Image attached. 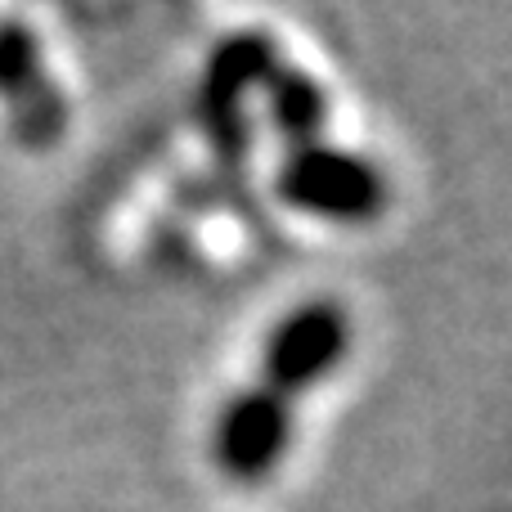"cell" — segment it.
Returning a JSON list of instances; mask_svg holds the SVG:
<instances>
[{
	"label": "cell",
	"instance_id": "6da1fadb",
	"mask_svg": "<svg viewBox=\"0 0 512 512\" xmlns=\"http://www.w3.org/2000/svg\"><path fill=\"white\" fill-rule=\"evenodd\" d=\"M274 194L301 216L328 225H369L387 212L391 185L364 153L337 144H297L274 167Z\"/></svg>",
	"mask_w": 512,
	"mask_h": 512
},
{
	"label": "cell",
	"instance_id": "7a4b0ae2",
	"mask_svg": "<svg viewBox=\"0 0 512 512\" xmlns=\"http://www.w3.org/2000/svg\"><path fill=\"white\" fill-rule=\"evenodd\" d=\"M279 72V45L261 27H243L212 45L198 77V122L216 153L234 158L248 149V99Z\"/></svg>",
	"mask_w": 512,
	"mask_h": 512
},
{
	"label": "cell",
	"instance_id": "3957f363",
	"mask_svg": "<svg viewBox=\"0 0 512 512\" xmlns=\"http://www.w3.org/2000/svg\"><path fill=\"white\" fill-rule=\"evenodd\" d=\"M351 351V315L337 301L315 297L292 306L261 342V387L274 396L297 400L319 387Z\"/></svg>",
	"mask_w": 512,
	"mask_h": 512
},
{
	"label": "cell",
	"instance_id": "277c9868",
	"mask_svg": "<svg viewBox=\"0 0 512 512\" xmlns=\"http://www.w3.org/2000/svg\"><path fill=\"white\" fill-rule=\"evenodd\" d=\"M292 427H297L292 400L274 396L261 382L230 396L212 427V459L221 477L239 481V486H256V481L274 477L292 450Z\"/></svg>",
	"mask_w": 512,
	"mask_h": 512
},
{
	"label": "cell",
	"instance_id": "5b68a950",
	"mask_svg": "<svg viewBox=\"0 0 512 512\" xmlns=\"http://www.w3.org/2000/svg\"><path fill=\"white\" fill-rule=\"evenodd\" d=\"M0 99L23 144L45 149L68 126V104L45 77L41 41L23 18H0Z\"/></svg>",
	"mask_w": 512,
	"mask_h": 512
},
{
	"label": "cell",
	"instance_id": "8992f818",
	"mask_svg": "<svg viewBox=\"0 0 512 512\" xmlns=\"http://www.w3.org/2000/svg\"><path fill=\"white\" fill-rule=\"evenodd\" d=\"M265 122L288 149L297 144H315L328 126V90L310 77L306 68H288L279 63L270 81H265Z\"/></svg>",
	"mask_w": 512,
	"mask_h": 512
}]
</instances>
